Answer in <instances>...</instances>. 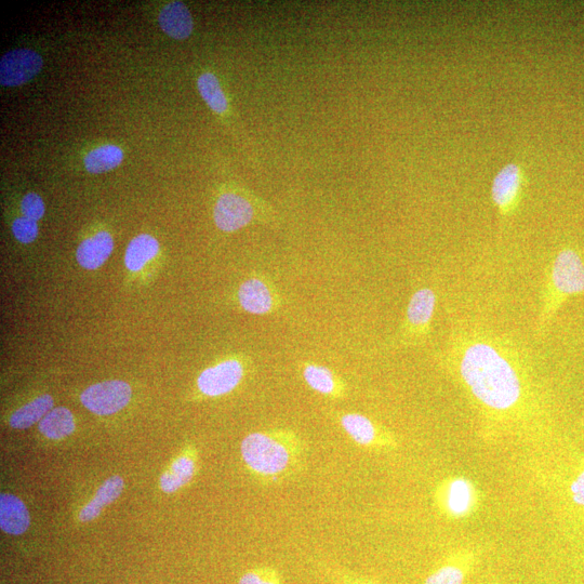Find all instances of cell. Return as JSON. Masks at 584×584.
Masks as SVG:
<instances>
[{"instance_id":"6da1fadb","label":"cell","mask_w":584,"mask_h":584,"mask_svg":"<svg viewBox=\"0 0 584 584\" xmlns=\"http://www.w3.org/2000/svg\"><path fill=\"white\" fill-rule=\"evenodd\" d=\"M442 362L491 427L507 429L536 417L537 391L525 357L507 339L458 328Z\"/></svg>"},{"instance_id":"7a4b0ae2","label":"cell","mask_w":584,"mask_h":584,"mask_svg":"<svg viewBox=\"0 0 584 584\" xmlns=\"http://www.w3.org/2000/svg\"><path fill=\"white\" fill-rule=\"evenodd\" d=\"M241 453L252 474L264 483L274 484L301 471L307 447L294 431L274 429L248 434L242 442Z\"/></svg>"},{"instance_id":"3957f363","label":"cell","mask_w":584,"mask_h":584,"mask_svg":"<svg viewBox=\"0 0 584 584\" xmlns=\"http://www.w3.org/2000/svg\"><path fill=\"white\" fill-rule=\"evenodd\" d=\"M584 297V259L573 246L562 248L549 264L541 294L536 323L538 337L547 330L564 303L572 297Z\"/></svg>"},{"instance_id":"277c9868","label":"cell","mask_w":584,"mask_h":584,"mask_svg":"<svg viewBox=\"0 0 584 584\" xmlns=\"http://www.w3.org/2000/svg\"><path fill=\"white\" fill-rule=\"evenodd\" d=\"M435 309L434 290L429 287L418 289L409 300L405 321L398 330L394 344L407 347L426 340L431 334Z\"/></svg>"},{"instance_id":"5b68a950","label":"cell","mask_w":584,"mask_h":584,"mask_svg":"<svg viewBox=\"0 0 584 584\" xmlns=\"http://www.w3.org/2000/svg\"><path fill=\"white\" fill-rule=\"evenodd\" d=\"M438 510L450 520H463L472 515L480 504V493L466 477H448L435 491Z\"/></svg>"},{"instance_id":"8992f818","label":"cell","mask_w":584,"mask_h":584,"mask_svg":"<svg viewBox=\"0 0 584 584\" xmlns=\"http://www.w3.org/2000/svg\"><path fill=\"white\" fill-rule=\"evenodd\" d=\"M526 185V174L520 164L509 163L497 172L491 182L490 194L502 222L519 208Z\"/></svg>"},{"instance_id":"52a82bcc","label":"cell","mask_w":584,"mask_h":584,"mask_svg":"<svg viewBox=\"0 0 584 584\" xmlns=\"http://www.w3.org/2000/svg\"><path fill=\"white\" fill-rule=\"evenodd\" d=\"M131 397L132 390L128 383L111 380L86 389L81 395V402L92 414L111 416L127 407Z\"/></svg>"},{"instance_id":"ba28073f","label":"cell","mask_w":584,"mask_h":584,"mask_svg":"<svg viewBox=\"0 0 584 584\" xmlns=\"http://www.w3.org/2000/svg\"><path fill=\"white\" fill-rule=\"evenodd\" d=\"M246 375L241 358H228L208 367L197 378V388L204 396L220 397L234 391Z\"/></svg>"},{"instance_id":"9c48e42d","label":"cell","mask_w":584,"mask_h":584,"mask_svg":"<svg viewBox=\"0 0 584 584\" xmlns=\"http://www.w3.org/2000/svg\"><path fill=\"white\" fill-rule=\"evenodd\" d=\"M244 311L254 315H269L281 308L282 301L274 285L262 277H251L237 291Z\"/></svg>"},{"instance_id":"30bf717a","label":"cell","mask_w":584,"mask_h":584,"mask_svg":"<svg viewBox=\"0 0 584 584\" xmlns=\"http://www.w3.org/2000/svg\"><path fill=\"white\" fill-rule=\"evenodd\" d=\"M340 426L357 445L367 448L388 449L397 446L395 437L364 415L349 413L339 418Z\"/></svg>"},{"instance_id":"8fae6325","label":"cell","mask_w":584,"mask_h":584,"mask_svg":"<svg viewBox=\"0 0 584 584\" xmlns=\"http://www.w3.org/2000/svg\"><path fill=\"white\" fill-rule=\"evenodd\" d=\"M43 68V59L31 49L11 50L0 60V83L16 87L28 83Z\"/></svg>"},{"instance_id":"7c38bea8","label":"cell","mask_w":584,"mask_h":584,"mask_svg":"<svg viewBox=\"0 0 584 584\" xmlns=\"http://www.w3.org/2000/svg\"><path fill=\"white\" fill-rule=\"evenodd\" d=\"M256 207L248 198L236 193H224L214 208V220L219 230L232 233L241 230L255 219Z\"/></svg>"},{"instance_id":"4fadbf2b","label":"cell","mask_w":584,"mask_h":584,"mask_svg":"<svg viewBox=\"0 0 584 584\" xmlns=\"http://www.w3.org/2000/svg\"><path fill=\"white\" fill-rule=\"evenodd\" d=\"M302 377L309 388L318 394L334 398H343L347 394V384L329 368L307 363L302 367Z\"/></svg>"},{"instance_id":"5bb4252c","label":"cell","mask_w":584,"mask_h":584,"mask_svg":"<svg viewBox=\"0 0 584 584\" xmlns=\"http://www.w3.org/2000/svg\"><path fill=\"white\" fill-rule=\"evenodd\" d=\"M31 516L24 502L15 495H0V527L11 536H21L30 528Z\"/></svg>"},{"instance_id":"9a60e30c","label":"cell","mask_w":584,"mask_h":584,"mask_svg":"<svg viewBox=\"0 0 584 584\" xmlns=\"http://www.w3.org/2000/svg\"><path fill=\"white\" fill-rule=\"evenodd\" d=\"M114 249L113 237L102 231L87 238L76 251L79 265L86 270H97L110 258Z\"/></svg>"},{"instance_id":"2e32d148","label":"cell","mask_w":584,"mask_h":584,"mask_svg":"<svg viewBox=\"0 0 584 584\" xmlns=\"http://www.w3.org/2000/svg\"><path fill=\"white\" fill-rule=\"evenodd\" d=\"M159 25L162 30L172 38H188L194 28L191 12L181 2L166 5L159 13Z\"/></svg>"},{"instance_id":"e0dca14e","label":"cell","mask_w":584,"mask_h":584,"mask_svg":"<svg viewBox=\"0 0 584 584\" xmlns=\"http://www.w3.org/2000/svg\"><path fill=\"white\" fill-rule=\"evenodd\" d=\"M124 485V480L119 475H114L106 480L98 489L95 497L79 513V520L83 523L96 520L104 507L109 506L122 495Z\"/></svg>"},{"instance_id":"ac0fdd59","label":"cell","mask_w":584,"mask_h":584,"mask_svg":"<svg viewBox=\"0 0 584 584\" xmlns=\"http://www.w3.org/2000/svg\"><path fill=\"white\" fill-rule=\"evenodd\" d=\"M474 556L468 552L458 554L438 567L424 584H464L473 568Z\"/></svg>"},{"instance_id":"d6986e66","label":"cell","mask_w":584,"mask_h":584,"mask_svg":"<svg viewBox=\"0 0 584 584\" xmlns=\"http://www.w3.org/2000/svg\"><path fill=\"white\" fill-rule=\"evenodd\" d=\"M159 251V244L155 237L141 234L128 245L125 255V264L130 272H139L145 264L154 259Z\"/></svg>"},{"instance_id":"ffe728a7","label":"cell","mask_w":584,"mask_h":584,"mask_svg":"<svg viewBox=\"0 0 584 584\" xmlns=\"http://www.w3.org/2000/svg\"><path fill=\"white\" fill-rule=\"evenodd\" d=\"M75 420L71 410L65 407L53 408L39 422L38 430L49 440L59 441L75 431Z\"/></svg>"},{"instance_id":"44dd1931","label":"cell","mask_w":584,"mask_h":584,"mask_svg":"<svg viewBox=\"0 0 584 584\" xmlns=\"http://www.w3.org/2000/svg\"><path fill=\"white\" fill-rule=\"evenodd\" d=\"M53 409V398L48 395L36 397L34 401L24 405L12 414L9 420L13 429L24 430L41 422L49 411Z\"/></svg>"},{"instance_id":"7402d4cb","label":"cell","mask_w":584,"mask_h":584,"mask_svg":"<svg viewBox=\"0 0 584 584\" xmlns=\"http://www.w3.org/2000/svg\"><path fill=\"white\" fill-rule=\"evenodd\" d=\"M196 471L193 458L183 456L171 464V468L161 477V488L166 494H174L183 486L189 484Z\"/></svg>"},{"instance_id":"603a6c76","label":"cell","mask_w":584,"mask_h":584,"mask_svg":"<svg viewBox=\"0 0 584 584\" xmlns=\"http://www.w3.org/2000/svg\"><path fill=\"white\" fill-rule=\"evenodd\" d=\"M124 152L116 145H103L85 157V167L90 174H103L122 164Z\"/></svg>"},{"instance_id":"cb8c5ba5","label":"cell","mask_w":584,"mask_h":584,"mask_svg":"<svg viewBox=\"0 0 584 584\" xmlns=\"http://www.w3.org/2000/svg\"><path fill=\"white\" fill-rule=\"evenodd\" d=\"M197 88L209 108L217 114L227 112L229 103L215 74L204 73L197 79Z\"/></svg>"},{"instance_id":"d4e9b609","label":"cell","mask_w":584,"mask_h":584,"mask_svg":"<svg viewBox=\"0 0 584 584\" xmlns=\"http://www.w3.org/2000/svg\"><path fill=\"white\" fill-rule=\"evenodd\" d=\"M238 584H282V576L276 568L263 566L249 570Z\"/></svg>"},{"instance_id":"484cf974","label":"cell","mask_w":584,"mask_h":584,"mask_svg":"<svg viewBox=\"0 0 584 584\" xmlns=\"http://www.w3.org/2000/svg\"><path fill=\"white\" fill-rule=\"evenodd\" d=\"M12 233L22 244L33 243L38 236L37 221L21 217L13 221Z\"/></svg>"},{"instance_id":"4316f807","label":"cell","mask_w":584,"mask_h":584,"mask_svg":"<svg viewBox=\"0 0 584 584\" xmlns=\"http://www.w3.org/2000/svg\"><path fill=\"white\" fill-rule=\"evenodd\" d=\"M21 210L23 217L38 221L45 215V204L41 196L29 193L22 199Z\"/></svg>"},{"instance_id":"83f0119b","label":"cell","mask_w":584,"mask_h":584,"mask_svg":"<svg viewBox=\"0 0 584 584\" xmlns=\"http://www.w3.org/2000/svg\"><path fill=\"white\" fill-rule=\"evenodd\" d=\"M570 494L578 506L584 508V469L575 477L570 484Z\"/></svg>"},{"instance_id":"f1b7e54d","label":"cell","mask_w":584,"mask_h":584,"mask_svg":"<svg viewBox=\"0 0 584 584\" xmlns=\"http://www.w3.org/2000/svg\"><path fill=\"white\" fill-rule=\"evenodd\" d=\"M333 578L339 583V584H378L375 582H370V581H366L360 578H356L353 576H348L345 575L343 573H334L333 574Z\"/></svg>"}]
</instances>
